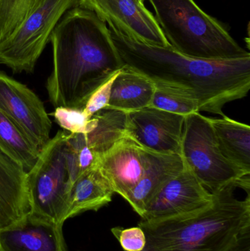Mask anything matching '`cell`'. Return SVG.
<instances>
[{"instance_id": "obj_1", "label": "cell", "mask_w": 250, "mask_h": 251, "mask_svg": "<svg viewBox=\"0 0 250 251\" xmlns=\"http://www.w3.org/2000/svg\"><path fill=\"white\" fill-rule=\"evenodd\" d=\"M123 66L152 82L192 91L199 111L226 116L227 103L245 98L250 90V57L204 60L184 55L171 47L152 45L109 28Z\"/></svg>"}, {"instance_id": "obj_2", "label": "cell", "mask_w": 250, "mask_h": 251, "mask_svg": "<svg viewBox=\"0 0 250 251\" xmlns=\"http://www.w3.org/2000/svg\"><path fill=\"white\" fill-rule=\"evenodd\" d=\"M49 42L53 66L45 88L54 108L83 110L91 94L123 67L107 24L79 6L62 16Z\"/></svg>"}, {"instance_id": "obj_3", "label": "cell", "mask_w": 250, "mask_h": 251, "mask_svg": "<svg viewBox=\"0 0 250 251\" xmlns=\"http://www.w3.org/2000/svg\"><path fill=\"white\" fill-rule=\"evenodd\" d=\"M250 184V175L213 194L208 208L193 215L157 221L141 220L146 244L142 251H228L250 226V196L239 199L236 190Z\"/></svg>"}, {"instance_id": "obj_4", "label": "cell", "mask_w": 250, "mask_h": 251, "mask_svg": "<svg viewBox=\"0 0 250 251\" xmlns=\"http://www.w3.org/2000/svg\"><path fill=\"white\" fill-rule=\"evenodd\" d=\"M155 19L172 48L204 60L250 57L226 27L194 0H149Z\"/></svg>"}, {"instance_id": "obj_5", "label": "cell", "mask_w": 250, "mask_h": 251, "mask_svg": "<svg viewBox=\"0 0 250 251\" xmlns=\"http://www.w3.org/2000/svg\"><path fill=\"white\" fill-rule=\"evenodd\" d=\"M68 132L59 130L40 151L27 173L31 211L29 215L63 226L68 201L66 139Z\"/></svg>"}, {"instance_id": "obj_6", "label": "cell", "mask_w": 250, "mask_h": 251, "mask_svg": "<svg viewBox=\"0 0 250 251\" xmlns=\"http://www.w3.org/2000/svg\"><path fill=\"white\" fill-rule=\"evenodd\" d=\"M180 155L185 165L211 193L250 175L223 156L209 119L199 112L185 117Z\"/></svg>"}, {"instance_id": "obj_7", "label": "cell", "mask_w": 250, "mask_h": 251, "mask_svg": "<svg viewBox=\"0 0 250 251\" xmlns=\"http://www.w3.org/2000/svg\"><path fill=\"white\" fill-rule=\"evenodd\" d=\"M78 6L79 0H44L11 36L0 43V64L16 74L32 73L62 16Z\"/></svg>"}, {"instance_id": "obj_8", "label": "cell", "mask_w": 250, "mask_h": 251, "mask_svg": "<svg viewBox=\"0 0 250 251\" xmlns=\"http://www.w3.org/2000/svg\"><path fill=\"white\" fill-rule=\"evenodd\" d=\"M177 175L167 180L150 201L141 220L157 221L198 213L213 202L206 190L183 163Z\"/></svg>"}, {"instance_id": "obj_9", "label": "cell", "mask_w": 250, "mask_h": 251, "mask_svg": "<svg viewBox=\"0 0 250 251\" xmlns=\"http://www.w3.org/2000/svg\"><path fill=\"white\" fill-rule=\"evenodd\" d=\"M0 110L42 149L49 141L51 120L39 97L0 70Z\"/></svg>"}, {"instance_id": "obj_10", "label": "cell", "mask_w": 250, "mask_h": 251, "mask_svg": "<svg viewBox=\"0 0 250 251\" xmlns=\"http://www.w3.org/2000/svg\"><path fill=\"white\" fill-rule=\"evenodd\" d=\"M79 7L94 12L122 33L160 47H171L155 16L139 0H79Z\"/></svg>"}, {"instance_id": "obj_11", "label": "cell", "mask_w": 250, "mask_h": 251, "mask_svg": "<svg viewBox=\"0 0 250 251\" xmlns=\"http://www.w3.org/2000/svg\"><path fill=\"white\" fill-rule=\"evenodd\" d=\"M185 117L152 107L126 113V135L148 150L179 154Z\"/></svg>"}, {"instance_id": "obj_12", "label": "cell", "mask_w": 250, "mask_h": 251, "mask_svg": "<svg viewBox=\"0 0 250 251\" xmlns=\"http://www.w3.org/2000/svg\"><path fill=\"white\" fill-rule=\"evenodd\" d=\"M154 153L125 135L100 156L96 167L125 199L146 172Z\"/></svg>"}, {"instance_id": "obj_13", "label": "cell", "mask_w": 250, "mask_h": 251, "mask_svg": "<svg viewBox=\"0 0 250 251\" xmlns=\"http://www.w3.org/2000/svg\"><path fill=\"white\" fill-rule=\"evenodd\" d=\"M0 251H67L63 226L29 215L0 230Z\"/></svg>"}, {"instance_id": "obj_14", "label": "cell", "mask_w": 250, "mask_h": 251, "mask_svg": "<svg viewBox=\"0 0 250 251\" xmlns=\"http://www.w3.org/2000/svg\"><path fill=\"white\" fill-rule=\"evenodd\" d=\"M27 173L0 151V212L11 225L30 214Z\"/></svg>"}, {"instance_id": "obj_15", "label": "cell", "mask_w": 250, "mask_h": 251, "mask_svg": "<svg viewBox=\"0 0 250 251\" xmlns=\"http://www.w3.org/2000/svg\"><path fill=\"white\" fill-rule=\"evenodd\" d=\"M114 191L99 168H91L81 174L68 194L66 220L88 211L99 210L110 203Z\"/></svg>"}, {"instance_id": "obj_16", "label": "cell", "mask_w": 250, "mask_h": 251, "mask_svg": "<svg viewBox=\"0 0 250 251\" xmlns=\"http://www.w3.org/2000/svg\"><path fill=\"white\" fill-rule=\"evenodd\" d=\"M183 162L179 154H162L154 152L146 172L125 200L141 217L147 205L160 187L183 170Z\"/></svg>"}, {"instance_id": "obj_17", "label": "cell", "mask_w": 250, "mask_h": 251, "mask_svg": "<svg viewBox=\"0 0 250 251\" xmlns=\"http://www.w3.org/2000/svg\"><path fill=\"white\" fill-rule=\"evenodd\" d=\"M154 92V82L123 66L113 81L107 109L128 113L149 107Z\"/></svg>"}, {"instance_id": "obj_18", "label": "cell", "mask_w": 250, "mask_h": 251, "mask_svg": "<svg viewBox=\"0 0 250 251\" xmlns=\"http://www.w3.org/2000/svg\"><path fill=\"white\" fill-rule=\"evenodd\" d=\"M209 119L217 144L223 156L238 168L250 174V127L223 116Z\"/></svg>"}, {"instance_id": "obj_19", "label": "cell", "mask_w": 250, "mask_h": 251, "mask_svg": "<svg viewBox=\"0 0 250 251\" xmlns=\"http://www.w3.org/2000/svg\"><path fill=\"white\" fill-rule=\"evenodd\" d=\"M94 116L97 123L93 129L86 134L68 133L67 140L73 144L86 146L99 158L116 142L126 135V113L104 109Z\"/></svg>"}, {"instance_id": "obj_20", "label": "cell", "mask_w": 250, "mask_h": 251, "mask_svg": "<svg viewBox=\"0 0 250 251\" xmlns=\"http://www.w3.org/2000/svg\"><path fill=\"white\" fill-rule=\"evenodd\" d=\"M0 151L29 172L39 156L41 149L0 110Z\"/></svg>"}, {"instance_id": "obj_21", "label": "cell", "mask_w": 250, "mask_h": 251, "mask_svg": "<svg viewBox=\"0 0 250 251\" xmlns=\"http://www.w3.org/2000/svg\"><path fill=\"white\" fill-rule=\"evenodd\" d=\"M149 107L186 116L199 112V101L192 91L169 84L154 82Z\"/></svg>"}, {"instance_id": "obj_22", "label": "cell", "mask_w": 250, "mask_h": 251, "mask_svg": "<svg viewBox=\"0 0 250 251\" xmlns=\"http://www.w3.org/2000/svg\"><path fill=\"white\" fill-rule=\"evenodd\" d=\"M44 0H0V43L11 36Z\"/></svg>"}, {"instance_id": "obj_23", "label": "cell", "mask_w": 250, "mask_h": 251, "mask_svg": "<svg viewBox=\"0 0 250 251\" xmlns=\"http://www.w3.org/2000/svg\"><path fill=\"white\" fill-rule=\"evenodd\" d=\"M54 121L63 130L71 134H86L95 128V116L89 119L82 109L59 107L52 115Z\"/></svg>"}, {"instance_id": "obj_24", "label": "cell", "mask_w": 250, "mask_h": 251, "mask_svg": "<svg viewBox=\"0 0 250 251\" xmlns=\"http://www.w3.org/2000/svg\"><path fill=\"white\" fill-rule=\"evenodd\" d=\"M120 70L114 74L104 83L101 84L88 99L85 107H84L83 112L89 119H91L95 113H98L104 109H107V107H108L110 94H111L112 85H113L114 78L116 77Z\"/></svg>"}, {"instance_id": "obj_25", "label": "cell", "mask_w": 250, "mask_h": 251, "mask_svg": "<svg viewBox=\"0 0 250 251\" xmlns=\"http://www.w3.org/2000/svg\"><path fill=\"white\" fill-rule=\"evenodd\" d=\"M125 251H142L146 244V238L139 226L125 228L115 227L111 230Z\"/></svg>"}, {"instance_id": "obj_26", "label": "cell", "mask_w": 250, "mask_h": 251, "mask_svg": "<svg viewBox=\"0 0 250 251\" xmlns=\"http://www.w3.org/2000/svg\"><path fill=\"white\" fill-rule=\"evenodd\" d=\"M228 251H250V226L239 234L237 240Z\"/></svg>"}, {"instance_id": "obj_27", "label": "cell", "mask_w": 250, "mask_h": 251, "mask_svg": "<svg viewBox=\"0 0 250 251\" xmlns=\"http://www.w3.org/2000/svg\"><path fill=\"white\" fill-rule=\"evenodd\" d=\"M10 226H12L11 224L4 218V217L0 212V230L4 229V228H7Z\"/></svg>"}, {"instance_id": "obj_28", "label": "cell", "mask_w": 250, "mask_h": 251, "mask_svg": "<svg viewBox=\"0 0 250 251\" xmlns=\"http://www.w3.org/2000/svg\"><path fill=\"white\" fill-rule=\"evenodd\" d=\"M139 1H140V2L144 3V1H145V0H139Z\"/></svg>"}]
</instances>
